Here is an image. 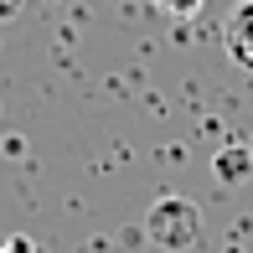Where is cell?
I'll return each instance as SVG.
<instances>
[{
  "label": "cell",
  "instance_id": "7a4b0ae2",
  "mask_svg": "<svg viewBox=\"0 0 253 253\" xmlns=\"http://www.w3.org/2000/svg\"><path fill=\"white\" fill-rule=\"evenodd\" d=\"M222 47H227V57H233L243 73H253V0H243V5L227 16V26H222Z\"/></svg>",
  "mask_w": 253,
  "mask_h": 253
},
{
  "label": "cell",
  "instance_id": "6da1fadb",
  "mask_svg": "<svg viewBox=\"0 0 253 253\" xmlns=\"http://www.w3.org/2000/svg\"><path fill=\"white\" fill-rule=\"evenodd\" d=\"M145 238L166 253H181L202 238V212L186 197H160L150 212H145Z\"/></svg>",
  "mask_w": 253,
  "mask_h": 253
},
{
  "label": "cell",
  "instance_id": "3957f363",
  "mask_svg": "<svg viewBox=\"0 0 253 253\" xmlns=\"http://www.w3.org/2000/svg\"><path fill=\"white\" fill-rule=\"evenodd\" d=\"M248 170H253V150H238V145H233V150L217 155V176H222V181H243Z\"/></svg>",
  "mask_w": 253,
  "mask_h": 253
},
{
  "label": "cell",
  "instance_id": "277c9868",
  "mask_svg": "<svg viewBox=\"0 0 253 253\" xmlns=\"http://www.w3.org/2000/svg\"><path fill=\"white\" fill-rule=\"evenodd\" d=\"M160 5H166L170 16H197V10H202V0H160Z\"/></svg>",
  "mask_w": 253,
  "mask_h": 253
},
{
  "label": "cell",
  "instance_id": "5b68a950",
  "mask_svg": "<svg viewBox=\"0 0 253 253\" xmlns=\"http://www.w3.org/2000/svg\"><path fill=\"white\" fill-rule=\"evenodd\" d=\"M0 253H37L31 238H10V243H0Z\"/></svg>",
  "mask_w": 253,
  "mask_h": 253
}]
</instances>
